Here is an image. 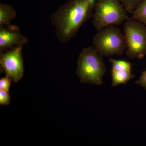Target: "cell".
<instances>
[{"label":"cell","mask_w":146,"mask_h":146,"mask_svg":"<svg viewBox=\"0 0 146 146\" xmlns=\"http://www.w3.org/2000/svg\"><path fill=\"white\" fill-rule=\"evenodd\" d=\"M96 0H68L51 16L56 36L63 43H67L77 34L81 26L93 17Z\"/></svg>","instance_id":"obj_1"},{"label":"cell","mask_w":146,"mask_h":146,"mask_svg":"<svg viewBox=\"0 0 146 146\" xmlns=\"http://www.w3.org/2000/svg\"><path fill=\"white\" fill-rule=\"evenodd\" d=\"M106 72L104 60L95 48L89 46L84 48L79 56L76 71L80 82L101 85Z\"/></svg>","instance_id":"obj_2"},{"label":"cell","mask_w":146,"mask_h":146,"mask_svg":"<svg viewBox=\"0 0 146 146\" xmlns=\"http://www.w3.org/2000/svg\"><path fill=\"white\" fill-rule=\"evenodd\" d=\"M93 16L96 30L110 26H118L129 20L128 11L118 0H96Z\"/></svg>","instance_id":"obj_3"},{"label":"cell","mask_w":146,"mask_h":146,"mask_svg":"<svg viewBox=\"0 0 146 146\" xmlns=\"http://www.w3.org/2000/svg\"><path fill=\"white\" fill-rule=\"evenodd\" d=\"M94 47L102 57L122 55L127 49L124 34L115 25L104 28L93 39Z\"/></svg>","instance_id":"obj_4"},{"label":"cell","mask_w":146,"mask_h":146,"mask_svg":"<svg viewBox=\"0 0 146 146\" xmlns=\"http://www.w3.org/2000/svg\"><path fill=\"white\" fill-rule=\"evenodd\" d=\"M123 31L128 57L131 59L143 58L146 54V26L136 20H129L125 22Z\"/></svg>","instance_id":"obj_5"},{"label":"cell","mask_w":146,"mask_h":146,"mask_svg":"<svg viewBox=\"0 0 146 146\" xmlns=\"http://www.w3.org/2000/svg\"><path fill=\"white\" fill-rule=\"evenodd\" d=\"M24 45H17L0 54L1 70L14 82L23 76L24 66L22 50Z\"/></svg>","instance_id":"obj_6"},{"label":"cell","mask_w":146,"mask_h":146,"mask_svg":"<svg viewBox=\"0 0 146 146\" xmlns=\"http://www.w3.org/2000/svg\"><path fill=\"white\" fill-rule=\"evenodd\" d=\"M0 25V54L17 45L28 44V39L21 33L19 27L14 25Z\"/></svg>","instance_id":"obj_7"},{"label":"cell","mask_w":146,"mask_h":146,"mask_svg":"<svg viewBox=\"0 0 146 146\" xmlns=\"http://www.w3.org/2000/svg\"><path fill=\"white\" fill-rule=\"evenodd\" d=\"M112 86H118L119 84H126L130 80L134 77L131 71L119 69H112Z\"/></svg>","instance_id":"obj_8"},{"label":"cell","mask_w":146,"mask_h":146,"mask_svg":"<svg viewBox=\"0 0 146 146\" xmlns=\"http://www.w3.org/2000/svg\"><path fill=\"white\" fill-rule=\"evenodd\" d=\"M16 11L13 7L8 4L0 3V25H10L11 21L16 18Z\"/></svg>","instance_id":"obj_9"},{"label":"cell","mask_w":146,"mask_h":146,"mask_svg":"<svg viewBox=\"0 0 146 146\" xmlns=\"http://www.w3.org/2000/svg\"><path fill=\"white\" fill-rule=\"evenodd\" d=\"M131 13L129 20H136L146 26V0H143Z\"/></svg>","instance_id":"obj_10"},{"label":"cell","mask_w":146,"mask_h":146,"mask_svg":"<svg viewBox=\"0 0 146 146\" xmlns=\"http://www.w3.org/2000/svg\"><path fill=\"white\" fill-rule=\"evenodd\" d=\"M109 61L112 65L113 70H131V64L130 62L124 60H115L113 58H110Z\"/></svg>","instance_id":"obj_11"},{"label":"cell","mask_w":146,"mask_h":146,"mask_svg":"<svg viewBox=\"0 0 146 146\" xmlns=\"http://www.w3.org/2000/svg\"><path fill=\"white\" fill-rule=\"evenodd\" d=\"M128 12L131 13L143 0H118Z\"/></svg>","instance_id":"obj_12"},{"label":"cell","mask_w":146,"mask_h":146,"mask_svg":"<svg viewBox=\"0 0 146 146\" xmlns=\"http://www.w3.org/2000/svg\"><path fill=\"white\" fill-rule=\"evenodd\" d=\"M11 81V80L7 76L1 78L0 80V90L9 93Z\"/></svg>","instance_id":"obj_13"},{"label":"cell","mask_w":146,"mask_h":146,"mask_svg":"<svg viewBox=\"0 0 146 146\" xmlns=\"http://www.w3.org/2000/svg\"><path fill=\"white\" fill-rule=\"evenodd\" d=\"M10 102V97L8 93L0 90V105L1 106L8 105Z\"/></svg>","instance_id":"obj_14"},{"label":"cell","mask_w":146,"mask_h":146,"mask_svg":"<svg viewBox=\"0 0 146 146\" xmlns=\"http://www.w3.org/2000/svg\"><path fill=\"white\" fill-rule=\"evenodd\" d=\"M136 83L143 86L146 89V69L142 72L141 77L136 82Z\"/></svg>","instance_id":"obj_15"}]
</instances>
